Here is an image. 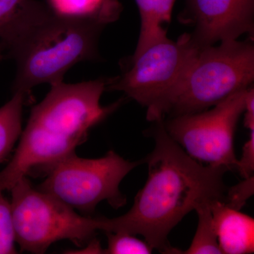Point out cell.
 Returning <instances> with one entry per match:
<instances>
[{"instance_id": "cell-1", "label": "cell", "mask_w": 254, "mask_h": 254, "mask_svg": "<svg viewBox=\"0 0 254 254\" xmlns=\"http://www.w3.org/2000/svg\"><path fill=\"white\" fill-rule=\"evenodd\" d=\"M151 130L153 151L144 159L148 177L135 197L131 208L118 218H100V230L141 235L153 248L164 254H179L168 235L197 207L225 200L227 188L225 167L203 165L190 156L169 136L163 120Z\"/></svg>"}, {"instance_id": "cell-2", "label": "cell", "mask_w": 254, "mask_h": 254, "mask_svg": "<svg viewBox=\"0 0 254 254\" xmlns=\"http://www.w3.org/2000/svg\"><path fill=\"white\" fill-rule=\"evenodd\" d=\"M108 82L99 78L51 85L46 98L32 109L14 155L0 172V191L11 190L36 169L49 171L75 153L92 128L123 103L120 100L108 106L100 104Z\"/></svg>"}, {"instance_id": "cell-3", "label": "cell", "mask_w": 254, "mask_h": 254, "mask_svg": "<svg viewBox=\"0 0 254 254\" xmlns=\"http://www.w3.org/2000/svg\"><path fill=\"white\" fill-rule=\"evenodd\" d=\"M105 26L93 18L57 14L49 8L1 45L17 66L14 93L27 94L38 85L63 81L65 73L76 64L97 59L98 38Z\"/></svg>"}, {"instance_id": "cell-4", "label": "cell", "mask_w": 254, "mask_h": 254, "mask_svg": "<svg viewBox=\"0 0 254 254\" xmlns=\"http://www.w3.org/2000/svg\"><path fill=\"white\" fill-rule=\"evenodd\" d=\"M252 41L221 42L200 49L175 84L146 108L147 120L200 113L250 88L254 80Z\"/></svg>"}, {"instance_id": "cell-5", "label": "cell", "mask_w": 254, "mask_h": 254, "mask_svg": "<svg viewBox=\"0 0 254 254\" xmlns=\"http://www.w3.org/2000/svg\"><path fill=\"white\" fill-rule=\"evenodd\" d=\"M10 190L15 241L22 251L44 254L62 240L82 245L100 230V218L79 215L53 195L33 188L26 177Z\"/></svg>"}, {"instance_id": "cell-6", "label": "cell", "mask_w": 254, "mask_h": 254, "mask_svg": "<svg viewBox=\"0 0 254 254\" xmlns=\"http://www.w3.org/2000/svg\"><path fill=\"white\" fill-rule=\"evenodd\" d=\"M141 163L125 160L113 150L96 159L80 158L73 153L50 169L38 190L84 213H93L104 200L113 208H120L127 202L120 184Z\"/></svg>"}, {"instance_id": "cell-7", "label": "cell", "mask_w": 254, "mask_h": 254, "mask_svg": "<svg viewBox=\"0 0 254 254\" xmlns=\"http://www.w3.org/2000/svg\"><path fill=\"white\" fill-rule=\"evenodd\" d=\"M249 88L233 93L204 111L165 119L164 127L169 136L199 163L236 170L235 131L245 113Z\"/></svg>"}, {"instance_id": "cell-8", "label": "cell", "mask_w": 254, "mask_h": 254, "mask_svg": "<svg viewBox=\"0 0 254 254\" xmlns=\"http://www.w3.org/2000/svg\"><path fill=\"white\" fill-rule=\"evenodd\" d=\"M199 50L190 33L176 41L166 37L131 56L121 75L108 78L106 91L124 92L147 108L180 79Z\"/></svg>"}, {"instance_id": "cell-9", "label": "cell", "mask_w": 254, "mask_h": 254, "mask_svg": "<svg viewBox=\"0 0 254 254\" xmlns=\"http://www.w3.org/2000/svg\"><path fill=\"white\" fill-rule=\"evenodd\" d=\"M178 19L193 28L190 38L200 49L244 34L254 40V0H186Z\"/></svg>"}, {"instance_id": "cell-10", "label": "cell", "mask_w": 254, "mask_h": 254, "mask_svg": "<svg viewBox=\"0 0 254 254\" xmlns=\"http://www.w3.org/2000/svg\"><path fill=\"white\" fill-rule=\"evenodd\" d=\"M210 208L222 254H253L254 218L228 206L222 200H213Z\"/></svg>"}, {"instance_id": "cell-11", "label": "cell", "mask_w": 254, "mask_h": 254, "mask_svg": "<svg viewBox=\"0 0 254 254\" xmlns=\"http://www.w3.org/2000/svg\"><path fill=\"white\" fill-rule=\"evenodd\" d=\"M141 17V30L134 54H140L150 45L168 37L163 25L171 21L176 0H135Z\"/></svg>"}, {"instance_id": "cell-12", "label": "cell", "mask_w": 254, "mask_h": 254, "mask_svg": "<svg viewBox=\"0 0 254 254\" xmlns=\"http://www.w3.org/2000/svg\"><path fill=\"white\" fill-rule=\"evenodd\" d=\"M37 0H0V44L21 33L48 10Z\"/></svg>"}, {"instance_id": "cell-13", "label": "cell", "mask_w": 254, "mask_h": 254, "mask_svg": "<svg viewBox=\"0 0 254 254\" xmlns=\"http://www.w3.org/2000/svg\"><path fill=\"white\" fill-rule=\"evenodd\" d=\"M46 4L55 14L93 18L106 25L118 19L123 9L118 0H47Z\"/></svg>"}, {"instance_id": "cell-14", "label": "cell", "mask_w": 254, "mask_h": 254, "mask_svg": "<svg viewBox=\"0 0 254 254\" xmlns=\"http://www.w3.org/2000/svg\"><path fill=\"white\" fill-rule=\"evenodd\" d=\"M26 95L15 92L11 100L0 108V163L9 155L21 136Z\"/></svg>"}, {"instance_id": "cell-15", "label": "cell", "mask_w": 254, "mask_h": 254, "mask_svg": "<svg viewBox=\"0 0 254 254\" xmlns=\"http://www.w3.org/2000/svg\"><path fill=\"white\" fill-rule=\"evenodd\" d=\"M210 203H203L195 208L198 216V227L190 248L181 254H222L210 211Z\"/></svg>"}, {"instance_id": "cell-16", "label": "cell", "mask_w": 254, "mask_h": 254, "mask_svg": "<svg viewBox=\"0 0 254 254\" xmlns=\"http://www.w3.org/2000/svg\"><path fill=\"white\" fill-rule=\"evenodd\" d=\"M108 237V247L103 254H148L153 250L145 241L137 239L133 235L120 232H105Z\"/></svg>"}, {"instance_id": "cell-17", "label": "cell", "mask_w": 254, "mask_h": 254, "mask_svg": "<svg viewBox=\"0 0 254 254\" xmlns=\"http://www.w3.org/2000/svg\"><path fill=\"white\" fill-rule=\"evenodd\" d=\"M11 205L0 191V254H16Z\"/></svg>"}, {"instance_id": "cell-18", "label": "cell", "mask_w": 254, "mask_h": 254, "mask_svg": "<svg viewBox=\"0 0 254 254\" xmlns=\"http://www.w3.org/2000/svg\"><path fill=\"white\" fill-rule=\"evenodd\" d=\"M254 177L252 176L245 179L238 185L227 189L224 202L228 206L240 210L247 200L254 194Z\"/></svg>"}, {"instance_id": "cell-19", "label": "cell", "mask_w": 254, "mask_h": 254, "mask_svg": "<svg viewBox=\"0 0 254 254\" xmlns=\"http://www.w3.org/2000/svg\"><path fill=\"white\" fill-rule=\"evenodd\" d=\"M236 170L244 179L254 176V130L250 131V139L244 145L242 156L237 161Z\"/></svg>"}, {"instance_id": "cell-20", "label": "cell", "mask_w": 254, "mask_h": 254, "mask_svg": "<svg viewBox=\"0 0 254 254\" xmlns=\"http://www.w3.org/2000/svg\"><path fill=\"white\" fill-rule=\"evenodd\" d=\"M245 126L252 131L254 130V90L250 87L246 98Z\"/></svg>"}, {"instance_id": "cell-21", "label": "cell", "mask_w": 254, "mask_h": 254, "mask_svg": "<svg viewBox=\"0 0 254 254\" xmlns=\"http://www.w3.org/2000/svg\"><path fill=\"white\" fill-rule=\"evenodd\" d=\"M4 50H3L2 47L1 46V45H0V60H1V58H2V53Z\"/></svg>"}]
</instances>
